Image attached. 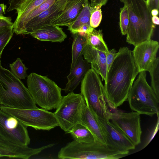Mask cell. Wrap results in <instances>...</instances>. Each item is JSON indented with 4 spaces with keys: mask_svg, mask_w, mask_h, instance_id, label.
Masks as SVG:
<instances>
[{
    "mask_svg": "<svg viewBox=\"0 0 159 159\" xmlns=\"http://www.w3.org/2000/svg\"><path fill=\"white\" fill-rule=\"evenodd\" d=\"M139 73L132 51L127 47L120 48L107 72L104 86L109 108L116 109L127 100Z\"/></svg>",
    "mask_w": 159,
    "mask_h": 159,
    "instance_id": "cell-1",
    "label": "cell"
},
{
    "mask_svg": "<svg viewBox=\"0 0 159 159\" xmlns=\"http://www.w3.org/2000/svg\"><path fill=\"white\" fill-rule=\"evenodd\" d=\"M127 8L129 24L126 42L135 46L151 39L155 25L146 0H120Z\"/></svg>",
    "mask_w": 159,
    "mask_h": 159,
    "instance_id": "cell-2",
    "label": "cell"
},
{
    "mask_svg": "<svg viewBox=\"0 0 159 159\" xmlns=\"http://www.w3.org/2000/svg\"><path fill=\"white\" fill-rule=\"evenodd\" d=\"M0 103L10 107L36 109L29 90L10 71L3 67L0 60Z\"/></svg>",
    "mask_w": 159,
    "mask_h": 159,
    "instance_id": "cell-3",
    "label": "cell"
},
{
    "mask_svg": "<svg viewBox=\"0 0 159 159\" xmlns=\"http://www.w3.org/2000/svg\"><path fill=\"white\" fill-rule=\"evenodd\" d=\"M80 93L92 114L110 120L111 112L107 103L104 86L99 75L92 68L81 81Z\"/></svg>",
    "mask_w": 159,
    "mask_h": 159,
    "instance_id": "cell-4",
    "label": "cell"
},
{
    "mask_svg": "<svg viewBox=\"0 0 159 159\" xmlns=\"http://www.w3.org/2000/svg\"><path fill=\"white\" fill-rule=\"evenodd\" d=\"M28 89L35 103L48 111L55 109L62 96L61 89L46 76L30 73L27 80Z\"/></svg>",
    "mask_w": 159,
    "mask_h": 159,
    "instance_id": "cell-5",
    "label": "cell"
},
{
    "mask_svg": "<svg viewBox=\"0 0 159 159\" xmlns=\"http://www.w3.org/2000/svg\"><path fill=\"white\" fill-rule=\"evenodd\" d=\"M145 71L139 73L133 82L127 100L132 111L152 116L155 114L158 115L159 99L147 83Z\"/></svg>",
    "mask_w": 159,
    "mask_h": 159,
    "instance_id": "cell-6",
    "label": "cell"
},
{
    "mask_svg": "<svg viewBox=\"0 0 159 159\" xmlns=\"http://www.w3.org/2000/svg\"><path fill=\"white\" fill-rule=\"evenodd\" d=\"M118 151L96 141L90 143L73 140L61 148L57 157L60 159H116L121 158Z\"/></svg>",
    "mask_w": 159,
    "mask_h": 159,
    "instance_id": "cell-7",
    "label": "cell"
},
{
    "mask_svg": "<svg viewBox=\"0 0 159 159\" xmlns=\"http://www.w3.org/2000/svg\"><path fill=\"white\" fill-rule=\"evenodd\" d=\"M0 109L16 117L27 127L36 130L49 131L59 126L54 113L43 108L20 109L1 105Z\"/></svg>",
    "mask_w": 159,
    "mask_h": 159,
    "instance_id": "cell-8",
    "label": "cell"
},
{
    "mask_svg": "<svg viewBox=\"0 0 159 159\" xmlns=\"http://www.w3.org/2000/svg\"><path fill=\"white\" fill-rule=\"evenodd\" d=\"M84 100L81 93L69 92L62 96L54 113L59 126L66 134L79 123L81 112Z\"/></svg>",
    "mask_w": 159,
    "mask_h": 159,
    "instance_id": "cell-9",
    "label": "cell"
},
{
    "mask_svg": "<svg viewBox=\"0 0 159 159\" xmlns=\"http://www.w3.org/2000/svg\"><path fill=\"white\" fill-rule=\"evenodd\" d=\"M27 126L0 109V136L14 143L28 146L30 139Z\"/></svg>",
    "mask_w": 159,
    "mask_h": 159,
    "instance_id": "cell-10",
    "label": "cell"
},
{
    "mask_svg": "<svg viewBox=\"0 0 159 159\" xmlns=\"http://www.w3.org/2000/svg\"><path fill=\"white\" fill-rule=\"evenodd\" d=\"M110 120L136 146L141 143L142 131L140 114L136 112H125L115 109Z\"/></svg>",
    "mask_w": 159,
    "mask_h": 159,
    "instance_id": "cell-11",
    "label": "cell"
},
{
    "mask_svg": "<svg viewBox=\"0 0 159 159\" xmlns=\"http://www.w3.org/2000/svg\"><path fill=\"white\" fill-rule=\"evenodd\" d=\"M93 114L101 129L107 146L123 155L127 154L129 150L135 148V146L129 139L109 120Z\"/></svg>",
    "mask_w": 159,
    "mask_h": 159,
    "instance_id": "cell-12",
    "label": "cell"
},
{
    "mask_svg": "<svg viewBox=\"0 0 159 159\" xmlns=\"http://www.w3.org/2000/svg\"><path fill=\"white\" fill-rule=\"evenodd\" d=\"M159 48L158 42L151 39L134 46L132 53L139 73L149 71L156 58Z\"/></svg>",
    "mask_w": 159,
    "mask_h": 159,
    "instance_id": "cell-13",
    "label": "cell"
},
{
    "mask_svg": "<svg viewBox=\"0 0 159 159\" xmlns=\"http://www.w3.org/2000/svg\"><path fill=\"white\" fill-rule=\"evenodd\" d=\"M52 144L33 148L11 143L0 136V158L28 159L43 150L51 147Z\"/></svg>",
    "mask_w": 159,
    "mask_h": 159,
    "instance_id": "cell-14",
    "label": "cell"
},
{
    "mask_svg": "<svg viewBox=\"0 0 159 159\" xmlns=\"http://www.w3.org/2000/svg\"><path fill=\"white\" fill-rule=\"evenodd\" d=\"M67 0H56L48 9L32 19L25 25L23 34H29L50 22L62 12Z\"/></svg>",
    "mask_w": 159,
    "mask_h": 159,
    "instance_id": "cell-15",
    "label": "cell"
},
{
    "mask_svg": "<svg viewBox=\"0 0 159 159\" xmlns=\"http://www.w3.org/2000/svg\"><path fill=\"white\" fill-rule=\"evenodd\" d=\"M88 2V0H67L61 13L50 23L58 26H68L75 20Z\"/></svg>",
    "mask_w": 159,
    "mask_h": 159,
    "instance_id": "cell-16",
    "label": "cell"
},
{
    "mask_svg": "<svg viewBox=\"0 0 159 159\" xmlns=\"http://www.w3.org/2000/svg\"><path fill=\"white\" fill-rule=\"evenodd\" d=\"M84 58L91 65V68L106 82L107 75L106 52L93 48L87 43L83 52Z\"/></svg>",
    "mask_w": 159,
    "mask_h": 159,
    "instance_id": "cell-17",
    "label": "cell"
},
{
    "mask_svg": "<svg viewBox=\"0 0 159 159\" xmlns=\"http://www.w3.org/2000/svg\"><path fill=\"white\" fill-rule=\"evenodd\" d=\"M82 56L79 57L67 76L68 82L65 88L62 89L66 93L73 92L91 67L90 64L83 59Z\"/></svg>",
    "mask_w": 159,
    "mask_h": 159,
    "instance_id": "cell-18",
    "label": "cell"
},
{
    "mask_svg": "<svg viewBox=\"0 0 159 159\" xmlns=\"http://www.w3.org/2000/svg\"><path fill=\"white\" fill-rule=\"evenodd\" d=\"M30 34L39 40L52 42L61 43L67 37L61 28L51 24L39 28Z\"/></svg>",
    "mask_w": 159,
    "mask_h": 159,
    "instance_id": "cell-19",
    "label": "cell"
},
{
    "mask_svg": "<svg viewBox=\"0 0 159 159\" xmlns=\"http://www.w3.org/2000/svg\"><path fill=\"white\" fill-rule=\"evenodd\" d=\"M79 123L86 127L93 135L95 141L106 144L101 129L95 117L85 103L82 107Z\"/></svg>",
    "mask_w": 159,
    "mask_h": 159,
    "instance_id": "cell-20",
    "label": "cell"
},
{
    "mask_svg": "<svg viewBox=\"0 0 159 159\" xmlns=\"http://www.w3.org/2000/svg\"><path fill=\"white\" fill-rule=\"evenodd\" d=\"M93 9L89 1L75 20L68 27L72 34L80 32L88 33L93 28L90 24V19Z\"/></svg>",
    "mask_w": 159,
    "mask_h": 159,
    "instance_id": "cell-21",
    "label": "cell"
},
{
    "mask_svg": "<svg viewBox=\"0 0 159 159\" xmlns=\"http://www.w3.org/2000/svg\"><path fill=\"white\" fill-rule=\"evenodd\" d=\"M47 0H26L17 10V15L13 23V31L17 34H21L23 22L34 9Z\"/></svg>",
    "mask_w": 159,
    "mask_h": 159,
    "instance_id": "cell-22",
    "label": "cell"
},
{
    "mask_svg": "<svg viewBox=\"0 0 159 159\" xmlns=\"http://www.w3.org/2000/svg\"><path fill=\"white\" fill-rule=\"evenodd\" d=\"M72 45V60L70 69L74 67L80 56L83 55V50L87 43V34L79 32L73 34Z\"/></svg>",
    "mask_w": 159,
    "mask_h": 159,
    "instance_id": "cell-23",
    "label": "cell"
},
{
    "mask_svg": "<svg viewBox=\"0 0 159 159\" xmlns=\"http://www.w3.org/2000/svg\"><path fill=\"white\" fill-rule=\"evenodd\" d=\"M87 44L95 49L101 52H107L109 51L104 41L102 30L93 28L87 34Z\"/></svg>",
    "mask_w": 159,
    "mask_h": 159,
    "instance_id": "cell-24",
    "label": "cell"
},
{
    "mask_svg": "<svg viewBox=\"0 0 159 159\" xmlns=\"http://www.w3.org/2000/svg\"><path fill=\"white\" fill-rule=\"evenodd\" d=\"M74 140L80 142L90 143L95 141L90 131L81 123H78L68 132Z\"/></svg>",
    "mask_w": 159,
    "mask_h": 159,
    "instance_id": "cell-25",
    "label": "cell"
},
{
    "mask_svg": "<svg viewBox=\"0 0 159 159\" xmlns=\"http://www.w3.org/2000/svg\"><path fill=\"white\" fill-rule=\"evenodd\" d=\"M151 77V87L159 99V57H156L148 71Z\"/></svg>",
    "mask_w": 159,
    "mask_h": 159,
    "instance_id": "cell-26",
    "label": "cell"
},
{
    "mask_svg": "<svg viewBox=\"0 0 159 159\" xmlns=\"http://www.w3.org/2000/svg\"><path fill=\"white\" fill-rule=\"evenodd\" d=\"M55 0H47L32 11L26 16L23 22L21 34H23L25 26L28 22L48 9L52 5Z\"/></svg>",
    "mask_w": 159,
    "mask_h": 159,
    "instance_id": "cell-27",
    "label": "cell"
},
{
    "mask_svg": "<svg viewBox=\"0 0 159 159\" xmlns=\"http://www.w3.org/2000/svg\"><path fill=\"white\" fill-rule=\"evenodd\" d=\"M11 71L16 77L19 79H24L27 77V70L28 68L23 63L19 58L9 64Z\"/></svg>",
    "mask_w": 159,
    "mask_h": 159,
    "instance_id": "cell-28",
    "label": "cell"
},
{
    "mask_svg": "<svg viewBox=\"0 0 159 159\" xmlns=\"http://www.w3.org/2000/svg\"><path fill=\"white\" fill-rule=\"evenodd\" d=\"M13 27H5L0 31V60L3 51L12 37Z\"/></svg>",
    "mask_w": 159,
    "mask_h": 159,
    "instance_id": "cell-29",
    "label": "cell"
},
{
    "mask_svg": "<svg viewBox=\"0 0 159 159\" xmlns=\"http://www.w3.org/2000/svg\"><path fill=\"white\" fill-rule=\"evenodd\" d=\"M119 24L121 34L123 35L126 34L129 24V19L127 8L124 5L120 9Z\"/></svg>",
    "mask_w": 159,
    "mask_h": 159,
    "instance_id": "cell-30",
    "label": "cell"
},
{
    "mask_svg": "<svg viewBox=\"0 0 159 159\" xmlns=\"http://www.w3.org/2000/svg\"><path fill=\"white\" fill-rule=\"evenodd\" d=\"M101 5L93 7L90 19V26L93 28L98 27L102 20V14L101 10Z\"/></svg>",
    "mask_w": 159,
    "mask_h": 159,
    "instance_id": "cell-31",
    "label": "cell"
},
{
    "mask_svg": "<svg viewBox=\"0 0 159 159\" xmlns=\"http://www.w3.org/2000/svg\"><path fill=\"white\" fill-rule=\"evenodd\" d=\"M116 54V51L114 48L109 50L107 52H106L107 73L114 61Z\"/></svg>",
    "mask_w": 159,
    "mask_h": 159,
    "instance_id": "cell-32",
    "label": "cell"
},
{
    "mask_svg": "<svg viewBox=\"0 0 159 159\" xmlns=\"http://www.w3.org/2000/svg\"><path fill=\"white\" fill-rule=\"evenodd\" d=\"M26 0H9V6L7 11L9 12L13 10H17Z\"/></svg>",
    "mask_w": 159,
    "mask_h": 159,
    "instance_id": "cell-33",
    "label": "cell"
},
{
    "mask_svg": "<svg viewBox=\"0 0 159 159\" xmlns=\"http://www.w3.org/2000/svg\"><path fill=\"white\" fill-rule=\"evenodd\" d=\"M13 23L9 17L0 16V28L5 27H13Z\"/></svg>",
    "mask_w": 159,
    "mask_h": 159,
    "instance_id": "cell-34",
    "label": "cell"
},
{
    "mask_svg": "<svg viewBox=\"0 0 159 159\" xmlns=\"http://www.w3.org/2000/svg\"><path fill=\"white\" fill-rule=\"evenodd\" d=\"M90 5L92 7H94L98 5L102 6L105 5L108 0H90Z\"/></svg>",
    "mask_w": 159,
    "mask_h": 159,
    "instance_id": "cell-35",
    "label": "cell"
},
{
    "mask_svg": "<svg viewBox=\"0 0 159 159\" xmlns=\"http://www.w3.org/2000/svg\"><path fill=\"white\" fill-rule=\"evenodd\" d=\"M159 0H151L148 6L151 11L153 9H159Z\"/></svg>",
    "mask_w": 159,
    "mask_h": 159,
    "instance_id": "cell-36",
    "label": "cell"
},
{
    "mask_svg": "<svg viewBox=\"0 0 159 159\" xmlns=\"http://www.w3.org/2000/svg\"><path fill=\"white\" fill-rule=\"evenodd\" d=\"M7 8V6L4 4H0V16H3L5 14V11Z\"/></svg>",
    "mask_w": 159,
    "mask_h": 159,
    "instance_id": "cell-37",
    "label": "cell"
},
{
    "mask_svg": "<svg viewBox=\"0 0 159 159\" xmlns=\"http://www.w3.org/2000/svg\"><path fill=\"white\" fill-rule=\"evenodd\" d=\"M152 21L154 25H158L159 24V18L157 16H153L152 17Z\"/></svg>",
    "mask_w": 159,
    "mask_h": 159,
    "instance_id": "cell-38",
    "label": "cell"
},
{
    "mask_svg": "<svg viewBox=\"0 0 159 159\" xmlns=\"http://www.w3.org/2000/svg\"><path fill=\"white\" fill-rule=\"evenodd\" d=\"M151 14L152 16H157L158 14V10L153 9L151 11Z\"/></svg>",
    "mask_w": 159,
    "mask_h": 159,
    "instance_id": "cell-39",
    "label": "cell"
},
{
    "mask_svg": "<svg viewBox=\"0 0 159 159\" xmlns=\"http://www.w3.org/2000/svg\"><path fill=\"white\" fill-rule=\"evenodd\" d=\"M146 0L147 2V4L148 5L149 4V3H150V2L151 1V0Z\"/></svg>",
    "mask_w": 159,
    "mask_h": 159,
    "instance_id": "cell-40",
    "label": "cell"
},
{
    "mask_svg": "<svg viewBox=\"0 0 159 159\" xmlns=\"http://www.w3.org/2000/svg\"><path fill=\"white\" fill-rule=\"evenodd\" d=\"M4 27H1L0 28V31H1V30H2L3 28H4Z\"/></svg>",
    "mask_w": 159,
    "mask_h": 159,
    "instance_id": "cell-41",
    "label": "cell"
},
{
    "mask_svg": "<svg viewBox=\"0 0 159 159\" xmlns=\"http://www.w3.org/2000/svg\"></svg>",
    "mask_w": 159,
    "mask_h": 159,
    "instance_id": "cell-42",
    "label": "cell"
}]
</instances>
